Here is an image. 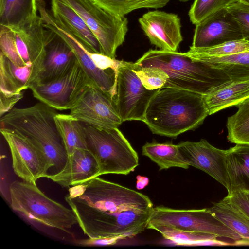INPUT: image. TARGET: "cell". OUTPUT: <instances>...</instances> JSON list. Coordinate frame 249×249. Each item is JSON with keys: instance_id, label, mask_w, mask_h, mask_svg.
I'll return each mask as SVG.
<instances>
[{"instance_id": "6da1fadb", "label": "cell", "mask_w": 249, "mask_h": 249, "mask_svg": "<svg viewBox=\"0 0 249 249\" xmlns=\"http://www.w3.org/2000/svg\"><path fill=\"white\" fill-rule=\"evenodd\" d=\"M65 200L91 238H131L142 232L153 208L146 195L99 177L69 190Z\"/></svg>"}, {"instance_id": "7a4b0ae2", "label": "cell", "mask_w": 249, "mask_h": 249, "mask_svg": "<svg viewBox=\"0 0 249 249\" xmlns=\"http://www.w3.org/2000/svg\"><path fill=\"white\" fill-rule=\"evenodd\" d=\"M208 115L203 95L162 87L150 100L143 122L153 133L175 138L198 127Z\"/></svg>"}, {"instance_id": "3957f363", "label": "cell", "mask_w": 249, "mask_h": 249, "mask_svg": "<svg viewBox=\"0 0 249 249\" xmlns=\"http://www.w3.org/2000/svg\"><path fill=\"white\" fill-rule=\"evenodd\" d=\"M57 110L39 102L23 108L14 107L0 117V128L16 131L27 137L45 155L55 173L61 170L68 155L57 127Z\"/></svg>"}, {"instance_id": "277c9868", "label": "cell", "mask_w": 249, "mask_h": 249, "mask_svg": "<svg viewBox=\"0 0 249 249\" xmlns=\"http://www.w3.org/2000/svg\"><path fill=\"white\" fill-rule=\"evenodd\" d=\"M142 67H156L168 78L163 87L174 88L204 95L231 80L221 70L177 51L150 49L136 62Z\"/></svg>"}, {"instance_id": "5b68a950", "label": "cell", "mask_w": 249, "mask_h": 249, "mask_svg": "<svg viewBox=\"0 0 249 249\" xmlns=\"http://www.w3.org/2000/svg\"><path fill=\"white\" fill-rule=\"evenodd\" d=\"M9 191L12 209L30 222L65 232L78 224L71 208L48 197L36 183L15 180L10 184Z\"/></svg>"}, {"instance_id": "8992f818", "label": "cell", "mask_w": 249, "mask_h": 249, "mask_svg": "<svg viewBox=\"0 0 249 249\" xmlns=\"http://www.w3.org/2000/svg\"><path fill=\"white\" fill-rule=\"evenodd\" d=\"M83 124L87 148L98 163L99 176L127 175L139 165L137 152L118 128H103Z\"/></svg>"}, {"instance_id": "52a82bcc", "label": "cell", "mask_w": 249, "mask_h": 249, "mask_svg": "<svg viewBox=\"0 0 249 249\" xmlns=\"http://www.w3.org/2000/svg\"><path fill=\"white\" fill-rule=\"evenodd\" d=\"M82 18L99 41L104 54L115 58L117 48L124 42L128 30L127 18L103 9L92 0H60Z\"/></svg>"}, {"instance_id": "ba28073f", "label": "cell", "mask_w": 249, "mask_h": 249, "mask_svg": "<svg viewBox=\"0 0 249 249\" xmlns=\"http://www.w3.org/2000/svg\"><path fill=\"white\" fill-rule=\"evenodd\" d=\"M148 223L169 226L182 231L211 234L233 240L235 242L242 239L208 208L180 210L163 206L153 207Z\"/></svg>"}, {"instance_id": "9c48e42d", "label": "cell", "mask_w": 249, "mask_h": 249, "mask_svg": "<svg viewBox=\"0 0 249 249\" xmlns=\"http://www.w3.org/2000/svg\"><path fill=\"white\" fill-rule=\"evenodd\" d=\"M36 6L44 27L55 33L69 45L78 64L92 83L115 98L118 74L111 69L103 70L98 68L89 55V50L54 18L51 11L46 8L44 0L38 1Z\"/></svg>"}, {"instance_id": "30bf717a", "label": "cell", "mask_w": 249, "mask_h": 249, "mask_svg": "<svg viewBox=\"0 0 249 249\" xmlns=\"http://www.w3.org/2000/svg\"><path fill=\"white\" fill-rule=\"evenodd\" d=\"M132 66L133 62L123 61L118 70L114 99L123 122L132 120L143 122L148 104L159 90L145 88Z\"/></svg>"}, {"instance_id": "8fae6325", "label": "cell", "mask_w": 249, "mask_h": 249, "mask_svg": "<svg viewBox=\"0 0 249 249\" xmlns=\"http://www.w3.org/2000/svg\"><path fill=\"white\" fill-rule=\"evenodd\" d=\"M92 85L94 84L77 62L64 76L48 83L34 85L30 89L39 102L61 111L70 110L85 89Z\"/></svg>"}, {"instance_id": "7c38bea8", "label": "cell", "mask_w": 249, "mask_h": 249, "mask_svg": "<svg viewBox=\"0 0 249 249\" xmlns=\"http://www.w3.org/2000/svg\"><path fill=\"white\" fill-rule=\"evenodd\" d=\"M0 130L9 146L15 173L28 182L46 178L52 166L44 153L21 134L4 128Z\"/></svg>"}, {"instance_id": "4fadbf2b", "label": "cell", "mask_w": 249, "mask_h": 249, "mask_svg": "<svg viewBox=\"0 0 249 249\" xmlns=\"http://www.w3.org/2000/svg\"><path fill=\"white\" fill-rule=\"evenodd\" d=\"M70 114L84 124L99 128H118L123 123L114 98L94 85L85 89Z\"/></svg>"}, {"instance_id": "5bb4252c", "label": "cell", "mask_w": 249, "mask_h": 249, "mask_svg": "<svg viewBox=\"0 0 249 249\" xmlns=\"http://www.w3.org/2000/svg\"><path fill=\"white\" fill-rule=\"evenodd\" d=\"M243 39L240 26L227 7L209 16L196 25L192 45L204 48Z\"/></svg>"}, {"instance_id": "9a60e30c", "label": "cell", "mask_w": 249, "mask_h": 249, "mask_svg": "<svg viewBox=\"0 0 249 249\" xmlns=\"http://www.w3.org/2000/svg\"><path fill=\"white\" fill-rule=\"evenodd\" d=\"M190 166L200 169L229 189L227 171V150L216 148L205 139L185 141L178 144Z\"/></svg>"}, {"instance_id": "2e32d148", "label": "cell", "mask_w": 249, "mask_h": 249, "mask_svg": "<svg viewBox=\"0 0 249 249\" xmlns=\"http://www.w3.org/2000/svg\"><path fill=\"white\" fill-rule=\"evenodd\" d=\"M138 21L151 43L160 50L176 51L183 40L180 19L177 14L160 10L150 11Z\"/></svg>"}, {"instance_id": "e0dca14e", "label": "cell", "mask_w": 249, "mask_h": 249, "mask_svg": "<svg viewBox=\"0 0 249 249\" xmlns=\"http://www.w3.org/2000/svg\"><path fill=\"white\" fill-rule=\"evenodd\" d=\"M48 30L45 55L35 84L48 83L64 76L77 62L69 45L55 33Z\"/></svg>"}, {"instance_id": "ac0fdd59", "label": "cell", "mask_w": 249, "mask_h": 249, "mask_svg": "<svg viewBox=\"0 0 249 249\" xmlns=\"http://www.w3.org/2000/svg\"><path fill=\"white\" fill-rule=\"evenodd\" d=\"M100 167L93 154L87 148L76 149L68 156L67 161L59 172L48 174L47 178L62 187L83 184L99 176Z\"/></svg>"}, {"instance_id": "d6986e66", "label": "cell", "mask_w": 249, "mask_h": 249, "mask_svg": "<svg viewBox=\"0 0 249 249\" xmlns=\"http://www.w3.org/2000/svg\"><path fill=\"white\" fill-rule=\"evenodd\" d=\"M51 12L54 18L65 26L85 47L102 53L100 44L80 16L60 0H51Z\"/></svg>"}, {"instance_id": "ffe728a7", "label": "cell", "mask_w": 249, "mask_h": 249, "mask_svg": "<svg viewBox=\"0 0 249 249\" xmlns=\"http://www.w3.org/2000/svg\"><path fill=\"white\" fill-rule=\"evenodd\" d=\"M38 74L34 67L16 65L0 52V94L12 95L30 89Z\"/></svg>"}, {"instance_id": "44dd1931", "label": "cell", "mask_w": 249, "mask_h": 249, "mask_svg": "<svg viewBox=\"0 0 249 249\" xmlns=\"http://www.w3.org/2000/svg\"><path fill=\"white\" fill-rule=\"evenodd\" d=\"M203 97L209 115L237 106L249 98V80H231L213 88Z\"/></svg>"}, {"instance_id": "7402d4cb", "label": "cell", "mask_w": 249, "mask_h": 249, "mask_svg": "<svg viewBox=\"0 0 249 249\" xmlns=\"http://www.w3.org/2000/svg\"><path fill=\"white\" fill-rule=\"evenodd\" d=\"M227 150L228 194L237 191L249 192V144H236Z\"/></svg>"}, {"instance_id": "603a6c76", "label": "cell", "mask_w": 249, "mask_h": 249, "mask_svg": "<svg viewBox=\"0 0 249 249\" xmlns=\"http://www.w3.org/2000/svg\"><path fill=\"white\" fill-rule=\"evenodd\" d=\"M222 223L237 233L241 240L236 245H249V220L237 210L226 197L208 208Z\"/></svg>"}, {"instance_id": "cb8c5ba5", "label": "cell", "mask_w": 249, "mask_h": 249, "mask_svg": "<svg viewBox=\"0 0 249 249\" xmlns=\"http://www.w3.org/2000/svg\"><path fill=\"white\" fill-rule=\"evenodd\" d=\"M142 155L156 163L159 170L171 167L186 169L190 166L178 145L171 142H146L142 147Z\"/></svg>"}, {"instance_id": "d4e9b609", "label": "cell", "mask_w": 249, "mask_h": 249, "mask_svg": "<svg viewBox=\"0 0 249 249\" xmlns=\"http://www.w3.org/2000/svg\"><path fill=\"white\" fill-rule=\"evenodd\" d=\"M36 0H3L0 2V25L18 27L37 15Z\"/></svg>"}, {"instance_id": "484cf974", "label": "cell", "mask_w": 249, "mask_h": 249, "mask_svg": "<svg viewBox=\"0 0 249 249\" xmlns=\"http://www.w3.org/2000/svg\"><path fill=\"white\" fill-rule=\"evenodd\" d=\"M54 119L68 156L72 154L76 149H87L82 122L70 114L58 113Z\"/></svg>"}, {"instance_id": "4316f807", "label": "cell", "mask_w": 249, "mask_h": 249, "mask_svg": "<svg viewBox=\"0 0 249 249\" xmlns=\"http://www.w3.org/2000/svg\"><path fill=\"white\" fill-rule=\"evenodd\" d=\"M147 229L159 231L162 236L177 244L181 245H227L229 244L217 240L216 235L197 232L179 230L164 225L148 223Z\"/></svg>"}, {"instance_id": "83f0119b", "label": "cell", "mask_w": 249, "mask_h": 249, "mask_svg": "<svg viewBox=\"0 0 249 249\" xmlns=\"http://www.w3.org/2000/svg\"><path fill=\"white\" fill-rule=\"evenodd\" d=\"M207 62L223 71L231 81L249 80V51L222 57H205Z\"/></svg>"}, {"instance_id": "f1b7e54d", "label": "cell", "mask_w": 249, "mask_h": 249, "mask_svg": "<svg viewBox=\"0 0 249 249\" xmlns=\"http://www.w3.org/2000/svg\"><path fill=\"white\" fill-rule=\"evenodd\" d=\"M237 107V111L227 119V138L235 144H249V98Z\"/></svg>"}, {"instance_id": "f546056e", "label": "cell", "mask_w": 249, "mask_h": 249, "mask_svg": "<svg viewBox=\"0 0 249 249\" xmlns=\"http://www.w3.org/2000/svg\"><path fill=\"white\" fill-rule=\"evenodd\" d=\"M99 6L118 17L141 8H162L170 0H92Z\"/></svg>"}, {"instance_id": "4dcf8cb0", "label": "cell", "mask_w": 249, "mask_h": 249, "mask_svg": "<svg viewBox=\"0 0 249 249\" xmlns=\"http://www.w3.org/2000/svg\"><path fill=\"white\" fill-rule=\"evenodd\" d=\"M249 51V43L244 39L229 41L208 48H194L190 46L186 54L195 60L205 57H222Z\"/></svg>"}, {"instance_id": "1f68e13d", "label": "cell", "mask_w": 249, "mask_h": 249, "mask_svg": "<svg viewBox=\"0 0 249 249\" xmlns=\"http://www.w3.org/2000/svg\"><path fill=\"white\" fill-rule=\"evenodd\" d=\"M238 0H195L188 12L190 21L196 25L215 12Z\"/></svg>"}, {"instance_id": "d6a6232c", "label": "cell", "mask_w": 249, "mask_h": 249, "mask_svg": "<svg viewBox=\"0 0 249 249\" xmlns=\"http://www.w3.org/2000/svg\"><path fill=\"white\" fill-rule=\"evenodd\" d=\"M133 70L147 89L155 90L162 88L168 76L161 69L156 67H142L133 63Z\"/></svg>"}, {"instance_id": "836d02e7", "label": "cell", "mask_w": 249, "mask_h": 249, "mask_svg": "<svg viewBox=\"0 0 249 249\" xmlns=\"http://www.w3.org/2000/svg\"><path fill=\"white\" fill-rule=\"evenodd\" d=\"M0 48L1 52L10 61L19 66H26L17 51L13 30L0 25Z\"/></svg>"}, {"instance_id": "e575fe53", "label": "cell", "mask_w": 249, "mask_h": 249, "mask_svg": "<svg viewBox=\"0 0 249 249\" xmlns=\"http://www.w3.org/2000/svg\"><path fill=\"white\" fill-rule=\"evenodd\" d=\"M227 9L239 24L243 39L249 43V6L237 0Z\"/></svg>"}, {"instance_id": "d590c367", "label": "cell", "mask_w": 249, "mask_h": 249, "mask_svg": "<svg viewBox=\"0 0 249 249\" xmlns=\"http://www.w3.org/2000/svg\"><path fill=\"white\" fill-rule=\"evenodd\" d=\"M231 203L249 220V192L237 191L226 196Z\"/></svg>"}, {"instance_id": "8d00e7d4", "label": "cell", "mask_w": 249, "mask_h": 249, "mask_svg": "<svg viewBox=\"0 0 249 249\" xmlns=\"http://www.w3.org/2000/svg\"><path fill=\"white\" fill-rule=\"evenodd\" d=\"M89 54L96 66L103 70H112L117 74L119 67L122 65L123 60L111 58L104 54L88 51Z\"/></svg>"}, {"instance_id": "74e56055", "label": "cell", "mask_w": 249, "mask_h": 249, "mask_svg": "<svg viewBox=\"0 0 249 249\" xmlns=\"http://www.w3.org/2000/svg\"><path fill=\"white\" fill-rule=\"evenodd\" d=\"M23 95L22 93L12 95L0 94V117L9 112L14 105L21 98Z\"/></svg>"}, {"instance_id": "f35d334b", "label": "cell", "mask_w": 249, "mask_h": 249, "mask_svg": "<svg viewBox=\"0 0 249 249\" xmlns=\"http://www.w3.org/2000/svg\"><path fill=\"white\" fill-rule=\"evenodd\" d=\"M137 178V188L138 189L143 188L148 183V179L147 178L138 176Z\"/></svg>"}, {"instance_id": "ab89813d", "label": "cell", "mask_w": 249, "mask_h": 249, "mask_svg": "<svg viewBox=\"0 0 249 249\" xmlns=\"http://www.w3.org/2000/svg\"><path fill=\"white\" fill-rule=\"evenodd\" d=\"M238 1L249 6V0H238Z\"/></svg>"}, {"instance_id": "60d3db41", "label": "cell", "mask_w": 249, "mask_h": 249, "mask_svg": "<svg viewBox=\"0 0 249 249\" xmlns=\"http://www.w3.org/2000/svg\"><path fill=\"white\" fill-rule=\"evenodd\" d=\"M178 0L183 1V2H186V1H189V0Z\"/></svg>"}, {"instance_id": "b9f144b4", "label": "cell", "mask_w": 249, "mask_h": 249, "mask_svg": "<svg viewBox=\"0 0 249 249\" xmlns=\"http://www.w3.org/2000/svg\"><path fill=\"white\" fill-rule=\"evenodd\" d=\"M3 0H0V2H2Z\"/></svg>"}]
</instances>
